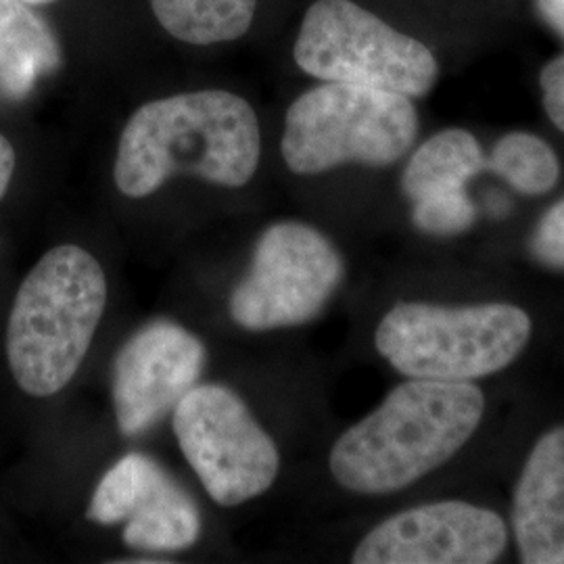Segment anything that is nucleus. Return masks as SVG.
<instances>
[{
	"label": "nucleus",
	"mask_w": 564,
	"mask_h": 564,
	"mask_svg": "<svg viewBox=\"0 0 564 564\" xmlns=\"http://www.w3.org/2000/svg\"><path fill=\"white\" fill-rule=\"evenodd\" d=\"M508 527L485 506H416L377 524L351 554L356 564H489L502 558Z\"/></svg>",
	"instance_id": "obj_9"
},
{
	"label": "nucleus",
	"mask_w": 564,
	"mask_h": 564,
	"mask_svg": "<svg viewBox=\"0 0 564 564\" xmlns=\"http://www.w3.org/2000/svg\"><path fill=\"white\" fill-rule=\"evenodd\" d=\"M207 351L199 337L170 321L142 326L113 366V405L121 435L139 437L199 383Z\"/></svg>",
	"instance_id": "obj_10"
},
{
	"label": "nucleus",
	"mask_w": 564,
	"mask_h": 564,
	"mask_svg": "<svg viewBox=\"0 0 564 564\" xmlns=\"http://www.w3.org/2000/svg\"><path fill=\"white\" fill-rule=\"evenodd\" d=\"M533 323L514 303H398L377 326L375 345L405 379L475 383L523 354Z\"/></svg>",
	"instance_id": "obj_4"
},
{
	"label": "nucleus",
	"mask_w": 564,
	"mask_h": 564,
	"mask_svg": "<svg viewBox=\"0 0 564 564\" xmlns=\"http://www.w3.org/2000/svg\"><path fill=\"white\" fill-rule=\"evenodd\" d=\"M542 20L564 39V0H535Z\"/></svg>",
	"instance_id": "obj_21"
},
{
	"label": "nucleus",
	"mask_w": 564,
	"mask_h": 564,
	"mask_svg": "<svg viewBox=\"0 0 564 564\" xmlns=\"http://www.w3.org/2000/svg\"><path fill=\"white\" fill-rule=\"evenodd\" d=\"M485 167L508 182L517 193L540 197L561 178V162L554 149L535 134L510 132L496 142Z\"/></svg>",
	"instance_id": "obj_17"
},
{
	"label": "nucleus",
	"mask_w": 564,
	"mask_h": 564,
	"mask_svg": "<svg viewBox=\"0 0 564 564\" xmlns=\"http://www.w3.org/2000/svg\"><path fill=\"white\" fill-rule=\"evenodd\" d=\"M531 253L547 268L564 270V199L545 212L531 237Z\"/></svg>",
	"instance_id": "obj_19"
},
{
	"label": "nucleus",
	"mask_w": 564,
	"mask_h": 564,
	"mask_svg": "<svg viewBox=\"0 0 564 564\" xmlns=\"http://www.w3.org/2000/svg\"><path fill=\"white\" fill-rule=\"evenodd\" d=\"M23 2H28V4H48L53 0H23Z\"/></svg>",
	"instance_id": "obj_23"
},
{
	"label": "nucleus",
	"mask_w": 564,
	"mask_h": 564,
	"mask_svg": "<svg viewBox=\"0 0 564 564\" xmlns=\"http://www.w3.org/2000/svg\"><path fill=\"white\" fill-rule=\"evenodd\" d=\"M484 167V151L477 139L468 130L449 128L414 151L403 170V195L414 203L437 193L464 191L466 182Z\"/></svg>",
	"instance_id": "obj_13"
},
{
	"label": "nucleus",
	"mask_w": 564,
	"mask_h": 564,
	"mask_svg": "<svg viewBox=\"0 0 564 564\" xmlns=\"http://www.w3.org/2000/svg\"><path fill=\"white\" fill-rule=\"evenodd\" d=\"M13 172H15V151H13V144L0 134V199L9 191Z\"/></svg>",
	"instance_id": "obj_22"
},
{
	"label": "nucleus",
	"mask_w": 564,
	"mask_h": 564,
	"mask_svg": "<svg viewBox=\"0 0 564 564\" xmlns=\"http://www.w3.org/2000/svg\"><path fill=\"white\" fill-rule=\"evenodd\" d=\"M477 220V207L464 191L429 195L412 203V223L431 237H456Z\"/></svg>",
	"instance_id": "obj_18"
},
{
	"label": "nucleus",
	"mask_w": 564,
	"mask_h": 564,
	"mask_svg": "<svg viewBox=\"0 0 564 564\" xmlns=\"http://www.w3.org/2000/svg\"><path fill=\"white\" fill-rule=\"evenodd\" d=\"M484 414V391L475 383L408 379L337 440L330 475L360 496L402 491L449 463Z\"/></svg>",
	"instance_id": "obj_2"
},
{
	"label": "nucleus",
	"mask_w": 564,
	"mask_h": 564,
	"mask_svg": "<svg viewBox=\"0 0 564 564\" xmlns=\"http://www.w3.org/2000/svg\"><path fill=\"white\" fill-rule=\"evenodd\" d=\"M512 531L524 564H564V424L544 433L524 460Z\"/></svg>",
	"instance_id": "obj_11"
},
{
	"label": "nucleus",
	"mask_w": 564,
	"mask_h": 564,
	"mask_svg": "<svg viewBox=\"0 0 564 564\" xmlns=\"http://www.w3.org/2000/svg\"><path fill=\"white\" fill-rule=\"evenodd\" d=\"M107 279L78 245H59L30 270L9 314L7 360L21 391L59 393L80 370L101 323Z\"/></svg>",
	"instance_id": "obj_3"
},
{
	"label": "nucleus",
	"mask_w": 564,
	"mask_h": 564,
	"mask_svg": "<svg viewBox=\"0 0 564 564\" xmlns=\"http://www.w3.org/2000/svg\"><path fill=\"white\" fill-rule=\"evenodd\" d=\"M544 109L552 123L564 132V55L550 61L540 76Z\"/></svg>",
	"instance_id": "obj_20"
},
{
	"label": "nucleus",
	"mask_w": 564,
	"mask_h": 564,
	"mask_svg": "<svg viewBox=\"0 0 564 564\" xmlns=\"http://www.w3.org/2000/svg\"><path fill=\"white\" fill-rule=\"evenodd\" d=\"M293 57L305 74L424 97L440 78V65L423 42L393 30L351 0H316L303 18Z\"/></svg>",
	"instance_id": "obj_6"
},
{
	"label": "nucleus",
	"mask_w": 564,
	"mask_h": 564,
	"mask_svg": "<svg viewBox=\"0 0 564 564\" xmlns=\"http://www.w3.org/2000/svg\"><path fill=\"white\" fill-rule=\"evenodd\" d=\"M163 30L197 46L241 39L251 28L258 0H151Z\"/></svg>",
	"instance_id": "obj_15"
},
{
	"label": "nucleus",
	"mask_w": 564,
	"mask_h": 564,
	"mask_svg": "<svg viewBox=\"0 0 564 564\" xmlns=\"http://www.w3.org/2000/svg\"><path fill=\"white\" fill-rule=\"evenodd\" d=\"M419 134V113L398 93L326 82L289 107L282 158L300 176H316L343 163L384 167L402 160Z\"/></svg>",
	"instance_id": "obj_5"
},
{
	"label": "nucleus",
	"mask_w": 564,
	"mask_h": 564,
	"mask_svg": "<svg viewBox=\"0 0 564 564\" xmlns=\"http://www.w3.org/2000/svg\"><path fill=\"white\" fill-rule=\"evenodd\" d=\"M343 274L341 253L321 230L302 223L272 224L230 295V316L253 333L310 323L330 302Z\"/></svg>",
	"instance_id": "obj_8"
},
{
	"label": "nucleus",
	"mask_w": 564,
	"mask_h": 564,
	"mask_svg": "<svg viewBox=\"0 0 564 564\" xmlns=\"http://www.w3.org/2000/svg\"><path fill=\"white\" fill-rule=\"evenodd\" d=\"M202 517L188 494L170 477L123 527V542L137 552H182L197 542Z\"/></svg>",
	"instance_id": "obj_14"
},
{
	"label": "nucleus",
	"mask_w": 564,
	"mask_h": 564,
	"mask_svg": "<svg viewBox=\"0 0 564 564\" xmlns=\"http://www.w3.org/2000/svg\"><path fill=\"white\" fill-rule=\"evenodd\" d=\"M260 158L253 107L226 90H197L142 105L121 132L113 178L130 199L153 195L178 174L239 188Z\"/></svg>",
	"instance_id": "obj_1"
},
{
	"label": "nucleus",
	"mask_w": 564,
	"mask_h": 564,
	"mask_svg": "<svg viewBox=\"0 0 564 564\" xmlns=\"http://www.w3.org/2000/svg\"><path fill=\"white\" fill-rule=\"evenodd\" d=\"M167 479L170 475L153 458L128 454L102 475L86 517L97 524L126 523Z\"/></svg>",
	"instance_id": "obj_16"
},
{
	"label": "nucleus",
	"mask_w": 564,
	"mask_h": 564,
	"mask_svg": "<svg viewBox=\"0 0 564 564\" xmlns=\"http://www.w3.org/2000/svg\"><path fill=\"white\" fill-rule=\"evenodd\" d=\"M174 433L216 505H245L279 477V447L230 387L195 384L174 408Z\"/></svg>",
	"instance_id": "obj_7"
},
{
	"label": "nucleus",
	"mask_w": 564,
	"mask_h": 564,
	"mask_svg": "<svg viewBox=\"0 0 564 564\" xmlns=\"http://www.w3.org/2000/svg\"><path fill=\"white\" fill-rule=\"evenodd\" d=\"M59 65V42L48 23L23 0H0V90L21 99Z\"/></svg>",
	"instance_id": "obj_12"
}]
</instances>
